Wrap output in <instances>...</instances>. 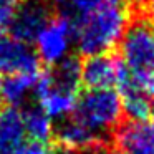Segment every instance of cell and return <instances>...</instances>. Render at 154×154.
I'll use <instances>...</instances> for the list:
<instances>
[{"instance_id":"cell-1","label":"cell","mask_w":154,"mask_h":154,"mask_svg":"<svg viewBox=\"0 0 154 154\" xmlns=\"http://www.w3.org/2000/svg\"><path fill=\"white\" fill-rule=\"evenodd\" d=\"M73 23L75 47L81 55L108 53L119 43L129 25L126 0H104L93 12Z\"/></svg>"},{"instance_id":"cell-2","label":"cell","mask_w":154,"mask_h":154,"mask_svg":"<svg viewBox=\"0 0 154 154\" xmlns=\"http://www.w3.org/2000/svg\"><path fill=\"white\" fill-rule=\"evenodd\" d=\"M73 116L104 136L121 121V98L116 90H86L78 98Z\"/></svg>"},{"instance_id":"cell-3","label":"cell","mask_w":154,"mask_h":154,"mask_svg":"<svg viewBox=\"0 0 154 154\" xmlns=\"http://www.w3.org/2000/svg\"><path fill=\"white\" fill-rule=\"evenodd\" d=\"M121 61L133 81L154 70V27L149 20L137 18L128 25L121 38Z\"/></svg>"},{"instance_id":"cell-4","label":"cell","mask_w":154,"mask_h":154,"mask_svg":"<svg viewBox=\"0 0 154 154\" xmlns=\"http://www.w3.org/2000/svg\"><path fill=\"white\" fill-rule=\"evenodd\" d=\"M78 88L65 83L50 70L38 75L35 96L38 108L43 109L51 119H66L75 113L78 101Z\"/></svg>"},{"instance_id":"cell-5","label":"cell","mask_w":154,"mask_h":154,"mask_svg":"<svg viewBox=\"0 0 154 154\" xmlns=\"http://www.w3.org/2000/svg\"><path fill=\"white\" fill-rule=\"evenodd\" d=\"M33 45L38 61H43L48 66H55L70 57L71 48L75 47L73 23L61 15L51 17L47 27L35 38Z\"/></svg>"},{"instance_id":"cell-6","label":"cell","mask_w":154,"mask_h":154,"mask_svg":"<svg viewBox=\"0 0 154 154\" xmlns=\"http://www.w3.org/2000/svg\"><path fill=\"white\" fill-rule=\"evenodd\" d=\"M51 20V8L43 0H25L18 2L17 8L14 10L7 28L10 37L32 45L40 32L47 27Z\"/></svg>"},{"instance_id":"cell-7","label":"cell","mask_w":154,"mask_h":154,"mask_svg":"<svg viewBox=\"0 0 154 154\" xmlns=\"http://www.w3.org/2000/svg\"><path fill=\"white\" fill-rule=\"evenodd\" d=\"M126 78L124 63L109 53L93 55L81 63V83L86 90H114Z\"/></svg>"},{"instance_id":"cell-8","label":"cell","mask_w":154,"mask_h":154,"mask_svg":"<svg viewBox=\"0 0 154 154\" xmlns=\"http://www.w3.org/2000/svg\"><path fill=\"white\" fill-rule=\"evenodd\" d=\"M40 61L33 47L14 37L0 38V73H38Z\"/></svg>"},{"instance_id":"cell-9","label":"cell","mask_w":154,"mask_h":154,"mask_svg":"<svg viewBox=\"0 0 154 154\" xmlns=\"http://www.w3.org/2000/svg\"><path fill=\"white\" fill-rule=\"evenodd\" d=\"M119 154H154V119L129 121L116 133Z\"/></svg>"},{"instance_id":"cell-10","label":"cell","mask_w":154,"mask_h":154,"mask_svg":"<svg viewBox=\"0 0 154 154\" xmlns=\"http://www.w3.org/2000/svg\"><path fill=\"white\" fill-rule=\"evenodd\" d=\"M55 137L58 146L63 151H86L93 147H100L104 136L98 134L86 124L78 121L75 116H70L60 123V126L55 128Z\"/></svg>"},{"instance_id":"cell-11","label":"cell","mask_w":154,"mask_h":154,"mask_svg":"<svg viewBox=\"0 0 154 154\" xmlns=\"http://www.w3.org/2000/svg\"><path fill=\"white\" fill-rule=\"evenodd\" d=\"M118 94L121 98L123 113L131 118V121H147L154 114V101L141 90H137L129 80V75L118 86Z\"/></svg>"},{"instance_id":"cell-12","label":"cell","mask_w":154,"mask_h":154,"mask_svg":"<svg viewBox=\"0 0 154 154\" xmlns=\"http://www.w3.org/2000/svg\"><path fill=\"white\" fill-rule=\"evenodd\" d=\"M38 75L40 73H18L8 75L2 80L0 94L4 101L8 104V108H20L35 96V88H37Z\"/></svg>"},{"instance_id":"cell-13","label":"cell","mask_w":154,"mask_h":154,"mask_svg":"<svg viewBox=\"0 0 154 154\" xmlns=\"http://www.w3.org/2000/svg\"><path fill=\"white\" fill-rule=\"evenodd\" d=\"M22 111L17 108H5L0 111V154H14L25 143Z\"/></svg>"},{"instance_id":"cell-14","label":"cell","mask_w":154,"mask_h":154,"mask_svg":"<svg viewBox=\"0 0 154 154\" xmlns=\"http://www.w3.org/2000/svg\"><path fill=\"white\" fill-rule=\"evenodd\" d=\"M22 121H23L25 136L28 137V141L47 144V141L55 134L53 119L38 106L27 108L22 111Z\"/></svg>"},{"instance_id":"cell-15","label":"cell","mask_w":154,"mask_h":154,"mask_svg":"<svg viewBox=\"0 0 154 154\" xmlns=\"http://www.w3.org/2000/svg\"><path fill=\"white\" fill-rule=\"evenodd\" d=\"M103 2L104 0H50L51 7H55L61 17L68 18L70 22L80 20Z\"/></svg>"},{"instance_id":"cell-16","label":"cell","mask_w":154,"mask_h":154,"mask_svg":"<svg viewBox=\"0 0 154 154\" xmlns=\"http://www.w3.org/2000/svg\"><path fill=\"white\" fill-rule=\"evenodd\" d=\"M14 154H53V151L45 143H33V141H25Z\"/></svg>"},{"instance_id":"cell-17","label":"cell","mask_w":154,"mask_h":154,"mask_svg":"<svg viewBox=\"0 0 154 154\" xmlns=\"http://www.w3.org/2000/svg\"><path fill=\"white\" fill-rule=\"evenodd\" d=\"M17 5L18 0H0V22H4L7 25Z\"/></svg>"},{"instance_id":"cell-18","label":"cell","mask_w":154,"mask_h":154,"mask_svg":"<svg viewBox=\"0 0 154 154\" xmlns=\"http://www.w3.org/2000/svg\"><path fill=\"white\" fill-rule=\"evenodd\" d=\"M58 154H108V152L100 146V147H93V149H86V151H76V152H73V151H61Z\"/></svg>"},{"instance_id":"cell-19","label":"cell","mask_w":154,"mask_h":154,"mask_svg":"<svg viewBox=\"0 0 154 154\" xmlns=\"http://www.w3.org/2000/svg\"><path fill=\"white\" fill-rule=\"evenodd\" d=\"M147 12H149L151 17L154 18V0H149V5H147Z\"/></svg>"},{"instance_id":"cell-20","label":"cell","mask_w":154,"mask_h":154,"mask_svg":"<svg viewBox=\"0 0 154 154\" xmlns=\"http://www.w3.org/2000/svg\"><path fill=\"white\" fill-rule=\"evenodd\" d=\"M5 28H7V25H5L4 22H0V38L4 37V30H5Z\"/></svg>"},{"instance_id":"cell-21","label":"cell","mask_w":154,"mask_h":154,"mask_svg":"<svg viewBox=\"0 0 154 154\" xmlns=\"http://www.w3.org/2000/svg\"><path fill=\"white\" fill-rule=\"evenodd\" d=\"M0 86H2V73H0Z\"/></svg>"},{"instance_id":"cell-22","label":"cell","mask_w":154,"mask_h":154,"mask_svg":"<svg viewBox=\"0 0 154 154\" xmlns=\"http://www.w3.org/2000/svg\"><path fill=\"white\" fill-rule=\"evenodd\" d=\"M134 2H146V0H134Z\"/></svg>"},{"instance_id":"cell-23","label":"cell","mask_w":154,"mask_h":154,"mask_svg":"<svg viewBox=\"0 0 154 154\" xmlns=\"http://www.w3.org/2000/svg\"><path fill=\"white\" fill-rule=\"evenodd\" d=\"M0 111H2V108H0Z\"/></svg>"}]
</instances>
